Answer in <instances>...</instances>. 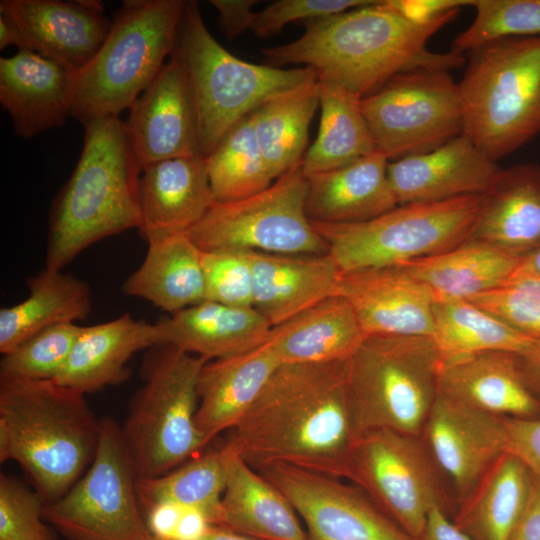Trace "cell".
<instances>
[{
  "label": "cell",
  "instance_id": "obj_1",
  "mask_svg": "<svg viewBox=\"0 0 540 540\" xmlns=\"http://www.w3.org/2000/svg\"><path fill=\"white\" fill-rule=\"evenodd\" d=\"M361 434L348 360L281 364L224 445L256 470L287 464L343 479Z\"/></svg>",
  "mask_w": 540,
  "mask_h": 540
},
{
  "label": "cell",
  "instance_id": "obj_2",
  "mask_svg": "<svg viewBox=\"0 0 540 540\" xmlns=\"http://www.w3.org/2000/svg\"><path fill=\"white\" fill-rule=\"evenodd\" d=\"M453 10L428 23L405 18L384 0L306 22L298 39L262 54L269 66L303 65L362 99L393 77L417 69L450 71L465 64L463 54L437 53L429 39L456 19Z\"/></svg>",
  "mask_w": 540,
  "mask_h": 540
},
{
  "label": "cell",
  "instance_id": "obj_3",
  "mask_svg": "<svg viewBox=\"0 0 540 540\" xmlns=\"http://www.w3.org/2000/svg\"><path fill=\"white\" fill-rule=\"evenodd\" d=\"M75 169L53 201L45 267L62 270L92 244L140 225L142 166L119 117L87 121Z\"/></svg>",
  "mask_w": 540,
  "mask_h": 540
},
{
  "label": "cell",
  "instance_id": "obj_4",
  "mask_svg": "<svg viewBox=\"0 0 540 540\" xmlns=\"http://www.w3.org/2000/svg\"><path fill=\"white\" fill-rule=\"evenodd\" d=\"M100 433L81 392L55 380L0 381V462L19 464L45 504L85 473Z\"/></svg>",
  "mask_w": 540,
  "mask_h": 540
},
{
  "label": "cell",
  "instance_id": "obj_5",
  "mask_svg": "<svg viewBox=\"0 0 540 540\" xmlns=\"http://www.w3.org/2000/svg\"><path fill=\"white\" fill-rule=\"evenodd\" d=\"M463 135L497 162L540 133V37H508L470 52L458 82Z\"/></svg>",
  "mask_w": 540,
  "mask_h": 540
},
{
  "label": "cell",
  "instance_id": "obj_6",
  "mask_svg": "<svg viewBox=\"0 0 540 540\" xmlns=\"http://www.w3.org/2000/svg\"><path fill=\"white\" fill-rule=\"evenodd\" d=\"M186 1L125 0L97 54L74 74L71 117H119L170 58Z\"/></svg>",
  "mask_w": 540,
  "mask_h": 540
},
{
  "label": "cell",
  "instance_id": "obj_7",
  "mask_svg": "<svg viewBox=\"0 0 540 540\" xmlns=\"http://www.w3.org/2000/svg\"><path fill=\"white\" fill-rule=\"evenodd\" d=\"M172 54L189 81L204 158L262 103L317 79L309 67L280 68L235 57L212 36L195 1H186Z\"/></svg>",
  "mask_w": 540,
  "mask_h": 540
},
{
  "label": "cell",
  "instance_id": "obj_8",
  "mask_svg": "<svg viewBox=\"0 0 540 540\" xmlns=\"http://www.w3.org/2000/svg\"><path fill=\"white\" fill-rule=\"evenodd\" d=\"M209 360L168 344L145 354L142 386L131 400L121 437L137 479L161 476L201 453L198 380Z\"/></svg>",
  "mask_w": 540,
  "mask_h": 540
},
{
  "label": "cell",
  "instance_id": "obj_9",
  "mask_svg": "<svg viewBox=\"0 0 540 540\" xmlns=\"http://www.w3.org/2000/svg\"><path fill=\"white\" fill-rule=\"evenodd\" d=\"M441 359L429 336L370 335L348 359V384L361 433L421 436L439 393Z\"/></svg>",
  "mask_w": 540,
  "mask_h": 540
},
{
  "label": "cell",
  "instance_id": "obj_10",
  "mask_svg": "<svg viewBox=\"0 0 540 540\" xmlns=\"http://www.w3.org/2000/svg\"><path fill=\"white\" fill-rule=\"evenodd\" d=\"M483 195L400 204L373 219L311 222L340 273L402 264L448 251L467 240Z\"/></svg>",
  "mask_w": 540,
  "mask_h": 540
},
{
  "label": "cell",
  "instance_id": "obj_11",
  "mask_svg": "<svg viewBox=\"0 0 540 540\" xmlns=\"http://www.w3.org/2000/svg\"><path fill=\"white\" fill-rule=\"evenodd\" d=\"M344 479L417 540L433 506L451 517L456 509L453 491L421 436L385 429L362 433Z\"/></svg>",
  "mask_w": 540,
  "mask_h": 540
},
{
  "label": "cell",
  "instance_id": "obj_12",
  "mask_svg": "<svg viewBox=\"0 0 540 540\" xmlns=\"http://www.w3.org/2000/svg\"><path fill=\"white\" fill-rule=\"evenodd\" d=\"M307 190L300 163L255 195L215 202L186 233L202 252L327 254L325 242L306 215Z\"/></svg>",
  "mask_w": 540,
  "mask_h": 540
},
{
  "label": "cell",
  "instance_id": "obj_13",
  "mask_svg": "<svg viewBox=\"0 0 540 540\" xmlns=\"http://www.w3.org/2000/svg\"><path fill=\"white\" fill-rule=\"evenodd\" d=\"M136 481L120 426L103 417L92 463L62 497L44 505V519L71 540H144L152 534Z\"/></svg>",
  "mask_w": 540,
  "mask_h": 540
},
{
  "label": "cell",
  "instance_id": "obj_14",
  "mask_svg": "<svg viewBox=\"0 0 540 540\" xmlns=\"http://www.w3.org/2000/svg\"><path fill=\"white\" fill-rule=\"evenodd\" d=\"M360 106L376 149L388 160L433 150L463 133L459 86L448 70L399 74Z\"/></svg>",
  "mask_w": 540,
  "mask_h": 540
},
{
  "label": "cell",
  "instance_id": "obj_15",
  "mask_svg": "<svg viewBox=\"0 0 540 540\" xmlns=\"http://www.w3.org/2000/svg\"><path fill=\"white\" fill-rule=\"evenodd\" d=\"M257 471L289 500L309 540H417L353 483L287 464Z\"/></svg>",
  "mask_w": 540,
  "mask_h": 540
},
{
  "label": "cell",
  "instance_id": "obj_16",
  "mask_svg": "<svg viewBox=\"0 0 540 540\" xmlns=\"http://www.w3.org/2000/svg\"><path fill=\"white\" fill-rule=\"evenodd\" d=\"M421 437L449 483L457 504L506 452L502 417L438 393Z\"/></svg>",
  "mask_w": 540,
  "mask_h": 540
},
{
  "label": "cell",
  "instance_id": "obj_17",
  "mask_svg": "<svg viewBox=\"0 0 540 540\" xmlns=\"http://www.w3.org/2000/svg\"><path fill=\"white\" fill-rule=\"evenodd\" d=\"M125 125L142 168L166 159L200 155L191 88L174 54L129 108Z\"/></svg>",
  "mask_w": 540,
  "mask_h": 540
},
{
  "label": "cell",
  "instance_id": "obj_18",
  "mask_svg": "<svg viewBox=\"0 0 540 540\" xmlns=\"http://www.w3.org/2000/svg\"><path fill=\"white\" fill-rule=\"evenodd\" d=\"M0 12L14 21L27 50L73 74L91 62L111 25L97 0H1Z\"/></svg>",
  "mask_w": 540,
  "mask_h": 540
},
{
  "label": "cell",
  "instance_id": "obj_19",
  "mask_svg": "<svg viewBox=\"0 0 540 540\" xmlns=\"http://www.w3.org/2000/svg\"><path fill=\"white\" fill-rule=\"evenodd\" d=\"M336 295L351 305L366 336L432 335L433 294L400 265L340 273Z\"/></svg>",
  "mask_w": 540,
  "mask_h": 540
},
{
  "label": "cell",
  "instance_id": "obj_20",
  "mask_svg": "<svg viewBox=\"0 0 540 540\" xmlns=\"http://www.w3.org/2000/svg\"><path fill=\"white\" fill-rule=\"evenodd\" d=\"M500 170L461 134L433 150L389 162L387 175L400 205L484 195Z\"/></svg>",
  "mask_w": 540,
  "mask_h": 540
},
{
  "label": "cell",
  "instance_id": "obj_21",
  "mask_svg": "<svg viewBox=\"0 0 540 540\" xmlns=\"http://www.w3.org/2000/svg\"><path fill=\"white\" fill-rule=\"evenodd\" d=\"M139 234L147 243L184 233L216 202L206 158L166 159L142 168Z\"/></svg>",
  "mask_w": 540,
  "mask_h": 540
},
{
  "label": "cell",
  "instance_id": "obj_22",
  "mask_svg": "<svg viewBox=\"0 0 540 540\" xmlns=\"http://www.w3.org/2000/svg\"><path fill=\"white\" fill-rule=\"evenodd\" d=\"M73 94L74 74L36 52L0 58V103L24 139L63 125Z\"/></svg>",
  "mask_w": 540,
  "mask_h": 540
},
{
  "label": "cell",
  "instance_id": "obj_23",
  "mask_svg": "<svg viewBox=\"0 0 540 540\" xmlns=\"http://www.w3.org/2000/svg\"><path fill=\"white\" fill-rule=\"evenodd\" d=\"M439 392L491 415L540 418V398L517 353L487 351L442 363Z\"/></svg>",
  "mask_w": 540,
  "mask_h": 540
},
{
  "label": "cell",
  "instance_id": "obj_24",
  "mask_svg": "<svg viewBox=\"0 0 540 540\" xmlns=\"http://www.w3.org/2000/svg\"><path fill=\"white\" fill-rule=\"evenodd\" d=\"M246 252L253 274L254 309L272 327L337 293L340 272L328 254Z\"/></svg>",
  "mask_w": 540,
  "mask_h": 540
},
{
  "label": "cell",
  "instance_id": "obj_25",
  "mask_svg": "<svg viewBox=\"0 0 540 540\" xmlns=\"http://www.w3.org/2000/svg\"><path fill=\"white\" fill-rule=\"evenodd\" d=\"M158 345L155 323L126 313L113 320L83 326L67 361L54 379L86 395L116 386L130 377L128 362L142 350Z\"/></svg>",
  "mask_w": 540,
  "mask_h": 540
},
{
  "label": "cell",
  "instance_id": "obj_26",
  "mask_svg": "<svg viewBox=\"0 0 540 540\" xmlns=\"http://www.w3.org/2000/svg\"><path fill=\"white\" fill-rule=\"evenodd\" d=\"M158 345L215 360L248 352L266 342L272 326L254 308L204 300L155 322Z\"/></svg>",
  "mask_w": 540,
  "mask_h": 540
},
{
  "label": "cell",
  "instance_id": "obj_27",
  "mask_svg": "<svg viewBox=\"0 0 540 540\" xmlns=\"http://www.w3.org/2000/svg\"><path fill=\"white\" fill-rule=\"evenodd\" d=\"M225 490L218 526L260 540H309L283 493L238 453L223 445Z\"/></svg>",
  "mask_w": 540,
  "mask_h": 540
},
{
  "label": "cell",
  "instance_id": "obj_28",
  "mask_svg": "<svg viewBox=\"0 0 540 540\" xmlns=\"http://www.w3.org/2000/svg\"><path fill=\"white\" fill-rule=\"evenodd\" d=\"M469 238L521 258L540 247V164L500 170L483 195Z\"/></svg>",
  "mask_w": 540,
  "mask_h": 540
},
{
  "label": "cell",
  "instance_id": "obj_29",
  "mask_svg": "<svg viewBox=\"0 0 540 540\" xmlns=\"http://www.w3.org/2000/svg\"><path fill=\"white\" fill-rule=\"evenodd\" d=\"M389 160L381 152L307 178L306 215L311 222L348 224L378 217L398 206Z\"/></svg>",
  "mask_w": 540,
  "mask_h": 540
},
{
  "label": "cell",
  "instance_id": "obj_30",
  "mask_svg": "<svg viewBox=\"0 0 540 540\" xmlns=\"http://www.w3.org/2000/svg\"><path fill=\"white\" fill-rule=\"evenodd\" d=\"M280 365L265 342L248 352L210 360L203 366L195 422L206 444L240 421Z\"/></svg>",
  "mask_w": 540,
  "mask_h": 540
},
{
  "label": "cell",
  "instance_id": "obj_31",
  "mask_svg": "<svg viewBox=\"0 0 540 540\" xmlns=\"http://www.w3.org/2000/svg\"><path fill=\"white\" fill-rule=\"evenodd\" d=\"M366 338L346 299L328 297L271 328L266 343L280 364L348 360Z\"/></svg>",
  "mask_w": 540,
  "mask_h": 540
},
{
  "label": "cell",
  "instance_id": "obj_32",
  "mask_svg": "<svg viewBox=\"0 0 540 540\" xmlns=\"http://www.w3.org/2000/svg\"><path fill=\"white\" fill-rule=\"evenodd\" d=\"M202 255L186 232L149 242L142 264L122 291L170 315L201 303L206 300Z\"/></svg>",
  "mask_w": 540,
  "mask_h": 540
},
{
  "label": "cell",
  "instance_id": "obj_33",
  "mask_svg": "<svg viewBox=\"0 0 540 540\" xmlns=\"http://www.w3.org/2000/svg\"><path fill=\"white\" fill-rule=\"evenodd\" d=\"M523 258L468 238L448 251L398 265L424 284L435 302H445L468 300L500 286Z\"/></svg>",
  "mask_w": 540,
  "mask_h": 540
},
{
  "label": "cell",
  "instance_id": "obj_34",
  "mask_svg": "<svg viewBox=\"0 0 540 540\" xmlns=\"http://www.w3.org/2000/svg\"><path fill=\"white\" fill-rule=\"evenodd\" d=\"M532 474L505 452L456 506L454 524L473 540H508L527 505Z\"/></svg>",
  "mask_w": 540,
  "mask_h": 540
},
{
  "label": "cell",
  "instance_id": "obj_35",
  "mask_svg": "<svg viewBox=\"0 0 540 540\" xmlns=\"http://www.w3.org/2000/svg\"><path fill=\"white\" fill-rule=\"evenodd\" d=\"M26 283L29 296L0 310L3 355L48 327L86 319L92 310L89 285L70 273L45 267Z\"/></svg>",
  "mask_w": 540,
  "mask_h": 540
},
{
  "label": "cell",
  "instance_id": "obj_36",
  "mask_svg": "<svg viewBox=\"0 0 540 540\" xmlns=\"http://www.w3.org/2000/svg\"><path fill=\"white\" fill-rule=\"evenodd\" d=\"M318 86L321 109L318 135L301 162L307 178L377 150L361 110V99L325 79L318 78Z\"/></svg>",
  "mask_w": 540,
  "mask_h": 540
},
{
  "label": "cell",
  "instance_id": "obj_37",
  "mask_svg": "<svg viewBox=\"0 0 540 540\" xmlns=\"http://www.w3.org/2000/svg\"><path fill=\"white\" fill-rule=\"evenodd\" d=\"M318 107L317 77L268 99L250 114L259 149L274 180L302 162Z\"/></svg>",
  "mask_w": 540,
  "mask_h": 540
},
{
  "label": "cell",
  "instance_id": "obj_38",
  "mask_svg": "<svg viewBox=\"0 0 540 540\" xmlns=\"http://www.w3.org/2000/svg\"><path fill=\"white\" fill-rule=\"evenodd\" d=\"M431 338L441 364L487 351L523 354L536 341L468 300L434 303Z\"/></svg>",
  "mask_w": 540,
  "mask_h": 540
},
{
  "label": "cell",
  "instance_id": "obj_39",
  "mask_svg": "<svg viewBox=\"0 0 540 540\" xmlns=\"http://www.w3.org/2000/svg\"><path fill=\"white\" fill-rule=\"evenodd\" d=\"M136 490L145 512L170 503L198 511L210 525L218 526L225 490L221 449L199 453L161 476L137 479Z\"/></svg>",
  "mask_w": 540,
  "mask_h": 540
},
{
  "label": "cell",
  "instance_id": "obj_40",
  "mask_svg": "<svg viewBox=\"0 0 540 540\" xmlns=\"http://www.w3.org/2000/svg\"><path fill=\"white\" fill-rule=\"evenodd\" d=\"M206 161L216 202L250 197L275 181L259 149L250 114L224 135Z\"/></svg>",
  "mask_w": 540,
  "mask_h": 540
},
{
  "label": "cell",
  "instance_id": "obj_41",
  "mask_svg": "<svg viewBox=\"0 0 540 540\" xmlns=\"http://www.w3.org/2000/svg\"><path fill=\"white\" fill-rule=\"evenodd\" d=\"M473 22L453 42L463 54L494 40L540 37V0H473Z\"/></svg>",
  "mask_w": 540,
  "mask_h": 540
},
{
  "label": "cell",
  "instance_id": "obj_42",
  "mask_svg": "<svg viewBox=\"0 0 540 540\" xmlns=\"http://www.w3.org/2000/svg\"><path fill=\"white\" fill-rule=\"evenodd\" d=\"M83 326L48 327L3 355L0 381L54 380L64 367Z\"/></svg>",
  "mask_w": 540,
  "mask_h": 540
},
{
  "label": "cell",
  "instance_id": "obj_43",
  "mask_svg": "<svg viewBox=\"0 0 540 540\" xmlns=\"http://www.w3.org/2000/svg\"><path fill=\"white\" fill-rule=\"evenodd\" d=\"M468 301L519 333L540 339V275L523 263L500 286Z\"/></svg>",
  "mask_w": 540,
  "mask_h": 540
},
{
  "label": "cell",
  "instance_id": "obj_44",
  "mask_svg": "<svg viewBox=\"0 0 540 540\" xmlns=\"http://www.w3.org/2000/svg\"><path fill=\"white\" fill-rule=\"evenodd\" d=\"M206 300L254 308L251 264L246 251L203 252Z\"/></svg>",
  "mask_w": 540,
  "mask_h": 540
},
{
  "label": "cell",
  "instance_id": "obj_45",
  "mask_svg": "<svg viewBox=\"0 0 540 540\" xmlns=\"http://www.w3.org/2000/svg\"><path fill=\"white\" fill-rule=\"evenodd\" d=\"M45 502L16 479L0 475V540H53L44 521Z\"/></svg>",
  "mask_w": 540,
  "mask_h": 540
},
{
  "label": "cell",
  "instance_id": "obj_46",
  "mask_svg": "<svg viewBox=\"0 0 540 540\" xmlns=\"http://www.w3.org/2000/svg\"><path fill=\"white\" fill-rule=\"evenodd\" d=\"M372 0H278L256 12L250 30L258 36H270L285 25L336 15L366 5Z\"/></svg>",
  "mask_w": 540,
  "mask_h": 540
},
{
  "label": "cell",
  "instance_id": "obj_47",
  "mask_svg": "<svg viewBox=\"0 0 540 540\" xmlns=\"http://www.w3.org/2000/svg\"><path fill=\"white\" fill-rule=\"evenodd\" d=\"M506 452L519 459L540 480V418L502 417Z\"/></svg>",
  "mask_w": 540,
  "mask_h": 540
},
{
  "label": "cell",
  "instance_id": "obj_48",
  "mask_svg": "<svg viewBox=\"0 0 540 540\" xmlns=\"http://www.w3.org/2000/svg\"><path fill=\"white\" fill-rule=\"evenodd\" d=\"M384 2L411 21L428 23L453 10L471 6L473 0H384Z\"/></svg>",
  "mask_w": 540,
  "mask_h": 540
},
{
  "label": "cell",
  "instance_id": "obj_49",
  "mask_svg": "<svg viewBox=\"0 0 540 540\" xmlns=\"http://www.w3.org/2000/svg\"><path fill=\"white\" fill-rule=\"evenodd\" d=\"M218 12L222 31L228 39H234L250 30L257 0H210Z\"/></svg>",
  "mask_w": 540,
  "mask_h": 540
},
{
  "label": "cell",
  "instance_id": "obj_50",
  "mask_svg": "<svg viewBox=\"0 0 540 540\" xmlns=\"http://www.w3.org/2000/svg\"><path fill=\"white\" fill-rule=\"evenodd\" d=\"M508 540H540V480L534 475L527 505Z\"/></svg>",
  "mask_w": 540,
  "mask_h": 540
},
{
  "label": "cell",
  "instance_id": "obj_51",
  "mask_svg": "<svg viewBox=\"0 0 540 540\" xmlns=\"http://www.w3.org/2000/svg\"><path fill=\"white\" fill-rule=\"evenodd\" d=\"M184 507L161 503L146 511L147 526L152 535L163 540H173Z\"/></svg>",
  "mask_w": 540,
  "mask_h": 540
},
{
  "label": "cell",
  "instance_id": "obj_52",
  "mask_svg": "<svg viewBox=\"0 0 540 540\" xmlns=\"http://www.w3.org/2000/svg\"><path fill=\"white\" fill-rule=\"evenodd\" d=\"M418 540H473L451 519L441 507L433 506L427 516L424 530Z\"/></svg>",
  "mask_w": 540,
  "mask_h": 540
},
{
  "label": "cell",
  "instance_id": "obj_53",
  "mask_svg": "<svg viewBox=\"0 0 540 540\" xmlns=\"http://www.w3.org/2000/svg\"><path fill=\"white\" fill-rule=\"evenodd\" d=\"M522 369L532 391L540 398V339L520 354Z\"/></svg>",
  "mask_w": 540,
  "mask_h": 540
},
{
  "label": "cell",
  "instance_id": "obj_54",
  "mask_svg": "<svg viewBox=\"0 0 540 540\" xmlns=\"http://www.w3.org/2000/svg\"><path fill=\"white\" fill-rule=\"evenodd\" d=\"M12 45L16 46L17 50H27L25 40L14 21L0 12V49Z\"/></svg>",
  "mask_w": 540,
  "mask_h": 540
},
{
  "label": "cell",
  "instance_id": "obj_55",
  "mask_svg": "<svg viewBox=\"0 0 540 540\" xmlns=\"http://www.w3.org/2000/svg\"><path fill=\"white\" fill-rule=\"evenodd\" d=\"M199 540H260L233 530L220 527L210 526L207 532Z\"/></svg>",
  "mask_w": 540,
  "mask_h": 540
},
{
  "label": "cell",
  "instance_id": "obj_56",
  "mask_svg": "<svg viewBox=\"0 0 540 540\" xmlns=\"http://www.w3.org/2000/svg\"><path fill=\"white\" fill-rule=\"evenodd\" d=\"M523 263L540 275V247L523 258Z\"/></svg>",
  "mask_w": 540,
  "mask_h": 540
},
{
  "label": "cell",
  "instance_id": "obj_57",
  "mask_svg": "<svg viewBox=\"0 0 540 540\" xmlns=\"http://www.w3.org/2000/svg\"><path fill=\"white\" fill-rule=\"evenodd\" d=\"M144 540H163V539H160L158 537H155L154 535H150L149 537H147L146 539Z\"/></svg>",
  "mask_w": 540,
  "mask_h": 540
}]
</instances>
